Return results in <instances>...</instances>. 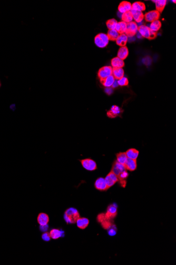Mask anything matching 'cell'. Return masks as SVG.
Here are the masks:
<instances>
[{
  "mask_svg": "<svg viewBox=\"0 0 176 265\" xmlns=\"http://www.w3.org/2000/svg\"><path fill=\"white\" fill-rule=\"evenodd\" d=\"M50 234L51 238L53 240L58 239L61 237H62L64 235V231L59 230L58 229H51L50 232H49Z\"/></svg>",
  "mask_w": 176,
  "mask_h": 265,
  "instance_id": "5bb4252c",
  "label": "cell"
},
{
  "mask_svg": "<svg viewBox=\"0 0 176 265\" xmlns=\"http://www.w3.org/2000/svg\"><path fill=\"white\" fill-rule=\"evenodd\" d=\"M140 35L142 37L148 39L149 40H153L156 38L157 32L152 31L149 27L146 25H142L138 27V30Z\"/></svg>",
  "mask_w": 176,
  "mask_h": 265,
  "instance_id": "3957f363",
  "label": "cell"
},
{
  "mask_svg": "<svg viewBox=\"0 0 176 265\" xmlns=\"http://www.w3.org/2000/svg\"><path fill=\"white\" fill-rule=\"evenodd\" d=\"M161 27V22L160 21H159V20H156V21H153L151 22L150 25V27H149V28L152 31L157 32V31H158L160 29Z\"/></svg>",
  "mask_w": 176,
  "mask_h": 265,
  "instance_id": "4dcf8cb0",
  "label": "cell"
},
{
  "mask_svg": "<svg viewBox=\"0 0 176 265\" xmlns=\"http://www.w3.org/2000/svg\"><path fill=\"white\" fill-rule=\"evenodd\" d=\"M80 218L78 211L74 207H70L65 211L64 219L67 224H74Z\"/></svg>",
  "mask_w": 176,
  "mask_h": 265,
  "instance_id": "7a4b0ae2",
  "label": "cell"
},
{
  "mask_svg": "<svg viewBox=\"0 0 176 265\" xmlns=\"http://www.w3.org/2000/svg\"><path fill=\"white\" fill-rule=\"evenodd\" d=\"M82 166L88 171H94L97 169L96 162L91 158H86L80 160Z\"/></svg>",
  "mask_w": 176,
  "mask_h": 265,
  "instance_id": "277c9868",
  "label": "cell"
},
{
  "mask_svg": "<svg viewBox=\"0 0 176 265\" xmlns=\"http://www.w3.org/2000/svg\"><path fill=\"white\" fill-rule=\"evenodd\" d=\"M130 11L131 12L133 19L135 20V21L136 22L140 23L141 21H142V20L144 19V15L142 13V12L132 10H131Z\"/></svg>",
  "mask_w": 176,
  "mask_h": 265,
  "instance_id": "d6986e66",
  "label": "cell"
},
{
  "mask_svg": "<svg viewBox=\"0 0 176 265\" xmlns=\"http://www.w3.org/2000/svg\"><path fill=\"white\" fill-rule=\"evenodd\" d=\"M106 93L108 94L109 95H110L111 94V93H112V90L111 88H106Z\"/></svg>",
  "mask_w": 176,
  "mask_h": 265,
  "instance_id": "f35d334b",
  "label": "cell"
},
{
  "mask_svg": "<svg viewBox=\"0 0 176 265\" xmlns=\"http://www.w3.org/2000/svg\"><path fill=\"white\" fill-rule=\"evenodd\" d=\"M116 228H113L110 229L108 230V233L110 236H113L116 235Z\"/></svg>",
  "mask_w": 176,
  "mask_h": 265,
  "instance_id": "8d00e7d4",
  "label": "cell"
},
{
  "mask_svg": "<svg viewBox=\"0 0 176 265\" xmlns=\"http://www.w3.org/2000/svg\"><path fill=\"white\" fill-rule=\"evenodd\" d=\"M116 41L117 44L118 46L121 47L126 46L127 43L128 41V37L124 33L121 34L119 35V37Z\"/></svg>",
  "mask_w": 176,
  "mask_h": 265,
  "instance_id": "603a6c76",
  "label": "cell"
},
{
  "mask_svg": "<svg viewBox=\"0 0 176 265\" xmlns=\"http://www.w3.org/2000/svg\"><path fill=\"white\" fill-rule=\"evenodd\" d=\"M112 75V68L109 66H106L101 68L98 73V76L100 80H104L107 77Z\"/></svg>",
  "mask_w": 176,
  "mask_h": 265,
  "instance_id": "8992f818",
  "label": "cell"
},
{
  "mask_svg": "<svg viewBox=\"0 0 176 265\" xmlns=\"http://www.w3.org/2000/svg\"><path fill=\"white\" fill-rule=\"evenodd\" d=\"M48 225L43 226H40V230L41 232H46L48 229Z\"/></svg>",
  "mask_w": 176,
  "mask_h": 265,
  "instance_id": "74e56055",
  "label": "cell"
},
{
  "mask_svg": "<svg viewBox=\"0 0 176 265\" xmlns=\"http://www.w3.org/2000/svg\"><path fill=\"white\" fill-rule=\"evenodd\" d=\"M99 223H100L101 226L105 230H109L110 229L116 228L115 225L113 223L112 221L103 220Z\"/></svg>",
  "mask_w": 176,
  "mask_h": 265,
  "instance_id": "4316f807",
  "label": "cell"
},
{
  "mask_svg": "<svg viewBox=\"0 0 176 265\" xmlns=\"http://www.w3.org/2000/svg\"><path fill=\"white\" fill-rule=\"evenodd\" d=\"M118 22L114 19L109 20L106 22V25L109 30L115 29Z\"/></svg>",
  "mask_w": 176,
  "mask_h": 265,
  "instance_id": "1f68e13d",
  "label": "cell"
},
{
  "mask_svg": "<svg viewBox=\"0 0 176 265\" xmlns=\"http://www.w3.org/2000/svg\"><path fill=\"white\" fill-rule=\"evenodd\" d=\"M173 2H174V3H176V1H174Z\"/></svg>",
  "mask_w": 176,
  "mask_h": 265,
  "instance_id": "60d3db41",
  "label": "cell"
},
{
  "mask_svg": "<svg viewBox=\"0 0 176 265\" xmlns=\"http://www.w3.org/2000/svg\"><path fill=\"white\" fill-rule=\"evenodd\" d=\"M77 226L79 228L84 230L87 228L89 224V220L86 218H79L77 221Z\"/></svg>",
  "mask_w": 176,
  "mask_h": 265,
  "instance_id": "9a60e30c",
  "label": "cell"
},
{
  "mask_svg": "<svg viewBox=\"0 0 176 265\" xmlns=\"http://www.w3.org/2000/svg\"><path fill=\"white\" fill-rule=\"evenodd\" d=\"M131 10V4L128 1H122L118 6L119 12L121 13H124Z\"/></svg>",
  "mask_w": 176,
  "mask_h": 265,
  "instance_id": "4fadbf2b",
  "label": "cell"
},
{
  "mask_svg": "<svg viewBox=\"0 0 176 265\" xmlns=\"http://www.w3.org/2000/svg\"><path fill=\"white\" fill-rule=\"evenodd\" d=\"M37 221L41 226H46L49 222V216L45 213H40L37 217Z\"/></svg>",
  "mask_w": 176,
  "mask_h": 265,
  "instance_id": "8fae6325",
  "label": "cell"
},
{
  "mask_svg": "<svg viewBox=\"0 0 176 265\" xmlns=\"http://www.w3.org/2000/svg\"><path fill=\"white\" fill-rule=\"evenodd\" d=\"M95 43L97 47H99L100 48H103L106 47V45L103 43L102 41L101 40L100 38L97 35L95 38Z\"/></svg>",
  "mask_w": 176,
  "mask_h": 265,
  "instance_id": "d6a6232c",
  "label": "cell"
},
{
  "mask_svg": "<svg viewBox=\"0 0 176 265\" xmlns=\"http://www.w3.org/2000/svg\"><path fill=\"white\" fill-rule=\"evenodd\" d=\"M105 179L106 185L109 188L110 187H112L113 185H114L118 181V177L111 171L108 174V175L106 176Z\"/></svg>",
  "mask_w": 176,
  "mask_h": 265,
  "instance_id": "ba28073f",
  "label": "cell"
},
{
  "mask_svg": "<svg viewBox=\"0 0 176 265\" xmlns=\"http://www.w3.org/2000/svg\"><path fill=\"white\" fill-rule=\"evenodd\" d=\"M119 35H120L115 29L109 30L107 34L109 40L111 41H116Z\"/></svg>",
  "mask_w": 176,
  "mask_h": 265,
  "instance_id": "f1b7e54d",
  "label": "cell"
},
{
  "mask_svg": "<svg viewBox=\"0 0 176 265\" xmlns=\"http://www.w3.org/2000/svg\"><path fill=\"white\" fill-rule=\"evenodd\" d=\"M121 19H122V21L124 22L127 24L132 21L133 17H132V15L131 11H128V12H126L122 14V16H121Z\"/></svg>",
  "mask_w": 176,
  "mask_h": 265,
  "instance_id": "f546056e",
  "label": "cell"
},
{
  "mask_svg": "<svg viewBox=\"0 0 176 265\" xmlns=\"http://www.w3.org/2000/svg\"><path fill=\"white\" fill-rule=\"evenodd\" d=\"M127 24L124 22H119L117 24L115 30L118 32L119 35L124 34L125 33L127 29Z\"/></svg>",
  "mask_w": 176,
  "mask_h": 265,
  "instance_id": "cb8c5ba5",
  "label": "cell"
},
{
  "mask_svg": "<svg viewBox=\"0 0 176 265\" xmlns=\"http://www.w3.org/2000/svg\"><path fill=\"white\" fill-rule=\"evenodd\" d=\"M120 112L121 110L120 107L116 105H113L111 108V109L107 112V115L110 118H113L117 117Z\"/></svg>",
  "mask_w": 176,
  "mask_h": 265,
  "instance_id": "2e32d148",
  "label": "cell"
},
{
  "mask_svg": "<svg viewBox=\"0 0 176 265\" xmlns=\"http://www.w3.org/2000/svg\"><path fill=\"white\" fill-rule=\"evenodd\" d=\"M160 14L157 10H153L147 12L144 15V18L145 21L148 22H152L156 20H158L160 18Z\"/></svg>",
  "mask_w": 176,
  "mask_h": 265,
  "instance_id": "52a82bcc",
  "label": "cell"
},
{
  "mask_svg": "<svg viewBox=\"0 0 176 265\" xmlns=\"http://www.w3.org/2000/svg\"><path fill=\"white\" fill-rule=\"evenodd\" d=\"M124 166L127 170H129L131 172L134 171L137 169V159H131L128 158L125 164H124Z\"/></svg>",
  "mask_w": 176,
  "mask_h": 265,
  "instance_id": "7c38bea8",
  "label": "cell"
},
{
  "mask_svg": "<svg viewBox=\"0 0 176 265\" xmlns=\"http://www.w3.org/2000/svg\"><path fill=\"white\" fill-rule=\"evenodd\" d=\"M98 35L100 38L101 40L102 41L103 43L107 46L109 43V39L107 35L105 34V33H101L98 34Z\"/></svg>",
  "mask_w": 176,
  "mask_h": 265,
  "instance_id": "e575fe53",
  "label": "cell"
},
{
  "mask_svg": "<svg viewBox=\"0 0 176 265\" xmlns=\"http://www.w3.org/2000/svg\"><path fill=\"white\" fill-rule=\"evenodd\" d=\"M139 151L135 149H130L126 152V155L128 158L131 159H137L139 155Z\"/></svg>",
  "mask_w": 176,
  "mask_h": 265,
  "instance_id": "484cf974",
  "label": "cell"
},
{
  "mask_svg": "<svg viewBox=\"0 0 176 265\" xmlns=\"http://www.w3.org/2000/svg\"><path fill=\"white\" fill-rule=\"evenodd\" d=\"M117 162H119L120 164L124 165L128 159L126 152H119L116 155Z\"/></svg>",
  "mask_w": 176,
  "mask_h": 265,
  "instance_id": "83f0119b",
  "label": "cell"
},
{
  "mask_svg": "<svg viewBox=\"0 0 176 265\" xmlns=\"http://www.w3.org/2000/svg\"><path fill=\"white\" fill-rule=\"evenodd\" d=\"M117 215V206L116 204L110 205L105 213H100L97 216V221L100 222L103 220L112 221Z\"/></svg>",
  "mask_w": 176,
  "mask_h": 265,
  "instance_id": "6da1fadb",
  "label": "cell"
},
{
  "mask_svg": "<svg viewBox=\"0 0 176 265\" xmlns=\"http://www.w3.org/2000/svg\"><path fill=\"white\" fill-rule=\"evenodd\" d=\"M118 85L121 86H127L129 84L128 78L125 77H123L122 78H120L119 80H117Z\"/></svg>",
  "mask_w": 176,
  "mask_h": 265,
  "instance_id": "836d02e7",
  "label": "cell"
},
{
  "mask_svg": "<svg viewBox=\"0 0 176 265\" xmlns=\"http://www.w3.org/2000/svg\"><path fill=\"white\" fill-rule=\"evenodd\" d=\"M112 86L113 88H116V87L118 86V83H117V80H115L114 83H113V84L112 85Z\"/></svg>",
  "mask_w": 176,
  "mask_h": 265,
  "instance_id": "ab89813d",
  "label": "cell"
},
{
  "mask_svg": "<svg viewBox=\"0 0 176 265\" xmlns=\"http://www.w3.org/2000/svg\"><path fill=\"white\" fill-rule=\"evenodd\" d=\"M125 167L124 166V165L120 164L119 162H117L116 160L114 162V163L112 165V169H111V172L116 175L118 177L120 174L122 172H124V170H126Z\"/></svg>",
  "mask_w": 176,
  "mask_h": 265,
  "instance_id": "30bf717a",
  "label": "cell"
},
{
  "mask_svg": "<svg viewBox=\"0 0 176 265\" xmlns=\"http://www.w3.org/2000/svg\"><path fill=\"white\" fill-rule=\"evenodd\" d=\"M138 27L135 22L131 21L127 24V29L124 34L127 37H134L137 33Z\"/></svg>",
  "mask_w": 176,
  "mask_h": 265,
  "instance_id": "5b68a950",
  "label": "cell"
},
{
  "mask_svg": "<svg viewBox=\"0 0 176 265\" xmlns=\"http://www.w3.org/2000/svg\"><path fill=\"white\" fill-rule=\"evenodd\" d=\"M153 1L156 4V8L157 11H158L160 14L162 13L166 5V0H157Z\"/></svg>",
  "mask_w": 176,
  "mask_h": 265,
  "instance_id": "ffe728a7",
  "label": "cell"
},
{
  "mask_svg": "<svg viewBox=\"0 0 176 265\" xmlns=\"http://www.w3.org/2000/svg\"><path fill=\"white\" fill-rule=\"evenodd\" d=\"M128 55H129V51L127 47L126 46L120 47V49L118 50V58L124 61L125 59L127 58Z\"/></svg>",
  "mask_w": 176,
  "mask_h": 265,
  "instance_id": "44dd1931",
  "label": "cell"
},
{
  "mask_svg": "<svg viewBox=\"0 0 176 265\" xmlns=\"http://www.w3.org/2000/svg\"><path fill=\"white\" fill-rule=\"evenodd\" d=\"M95 187L96 189L100 191H105L109 189L106 185L105 178L102 177L98 178L95 183Z\"/></svg>",
  "mask_w": 176,
  "mask_h": 265,
  "instance_id": "9c48e42d",
  "label": "cell"
},
{
  "mask_svg": "<svg viewBox=\"0 0 176 265\" xmlns=\"http://www.w3.org/2000/svg\"><path fill=\"white\" fill-rule=\"evenodd\" d=\"M114 80H115V78L112 75L107 77L104 80H101L100 82L101 84H102L103 85L105 86L106 88H110L113 84Z\"/></svg>",
  "mask_w": 176,
  "mask_h": 265,
  "instance_id": "7402d4cb",
  "label": "cell"
},
{
  "mask_svg": "<svg viewBox=\"0 0 176 265\" xmlns=\"http://www.w3.org/2000/svg\"><path fill=\"white\" fill-rule=\"evenodd\" d=\"M131 10L142 12L145 10V4L143 2H135L131 4Z\"/></svg>",
  "mask_w": 176,
  "mask_h": 265,
  "instance_id": "d4e9b609",
  "label": "cell"
},
{
  "mask_svg": "<svg viewBox=\"0 0 176 265\" xmlns=\"http://www.w3.org/2000/svg\"><path fill=\"white\" fill-rule=\"evenodd\" d=\"M1 82H0V87H1Z\"/></svg>",
  "mask_w": 176,
  "mask_h": 265,
  "instance_id": "b9f144b4",
  "label": "cell"
},
{
  "mask_svg": "<svg viewBox=\"0 0 176 265\" xmlns=\"http://www.w3.org/2000/svg\"><path fill=\"white\" fill-rule=\"evenodd\" d=\"M112 75L115 80H118L124 76V70L122 68H112Z\"/></svg>",
  "mask_w": 176,
  "mask_h": 265,
  "instance_id": "e0dca14e",
  "label": "cell"
},
{
  "mask_svg": "<svg viewBox=\"0 0 176 265\" xmlns=\"http://www.w3.org/2000/svg\"><path fill=\"white\" fill-rule=\"evenodd\" d=\"M111 64L113 68H122L124 66V61L118 58V57L112 59Z\"/></svg>",
  "mask_w": 176,
  "mask_h": 265,
  "instance_id": "ac0fdd59",
  "label": "cell"
},
{
  "mask_svg": "<svg viewBox=\"0 0 176 265\" xmlns=\"http://www.w3.org/2000/svg\"><path fill=\"white\" fill-rule=\"evenodd\" d=\"M41 238L43 240H44L45 241L48 242L50 241L51 237L50 233L48 232H45L42 234Z\"/></svg>",
  "mask_w": 176,
  "mask_h": 265,
  "instance_id": "d590c367",
  "label": "cell"
}]
</instances>
